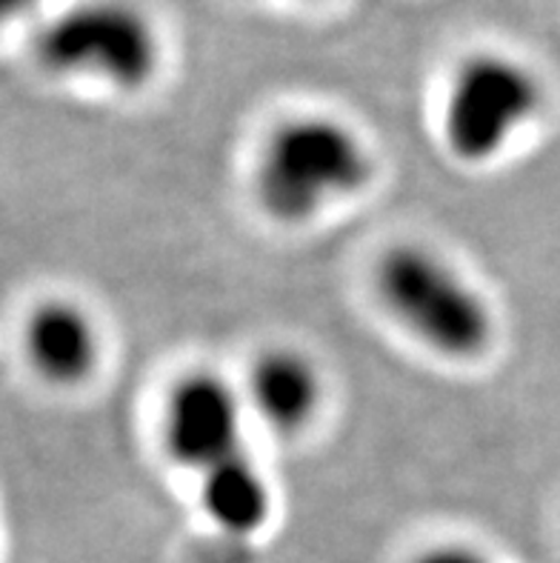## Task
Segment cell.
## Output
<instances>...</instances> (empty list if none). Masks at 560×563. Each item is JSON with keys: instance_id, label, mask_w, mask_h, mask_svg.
Wrapping results in <instances>:
<instances>
[{"instance_id": "obj_4", "label": "cell", "mask_w": 560, "mask_h": 563, "mask_svg": "<svg viewBox=\"0 0 560 563\" xmlns=\"http://www.w3.org/2000/svg\"><path fill=\"white\" fill-rule=\"evenodd\" d=\"M35 55L50 71H92L127 92L150 84L157 69L152 23L132 7L95 0L66 9L37 32Z\"/></svg>"}, {"instance_id": "obj_6", "label": "cell", "mask_w": 560, "mask_h": 563, "mask_svg": "<svg viewBox=\"0 0 560 563\" xmlns=\"http://www.w3.org/2000/svg\"><path fill=\"white\" fill-rule=\"evenodd\" d=\"M29 364L55 386H78L98 366V327L75 300L50 298L37 303L23 332Z\"/></svg>"}, {"instance_id": "obj_5", "label": "cell", "mask_w": 560, "mask_h": 563, "mask_svg": "<svg viewBox=\"0 0 560 563\" xmlns=\"http://www.w3.org/2000/svg\"><path fill=\"white\" fill-rule=\"evenodd\" d=\"M164 441L175 464L204 478L243 455V398L215 372H191L166 398Z\"/></svg>"}, {"instance_id": "obj_9", "label": "cell", "mask_w": 560, "mask_h": 563, "mask_svg": "<svg viewBox=\"0 0 560 563\" xmlns=\"http://www.w3.org/2000/svg\"><path fill=\"white\" fill-rule=\"evenodd\" d=\"M411 563H490V561H486L481 552L461 547V543H440V547L420 552Z\"/></svg>"}, {"instance_id": "obj_7", "label": "cell", "mask_w": 560, "mask_h": 563, "mask_svg": "<svg viewBox=\"0 0 560 563\" xmlns=\"http://www.w3.org/2000/svg\"><path fill=\"white\" fill-rule=\"evenodd\" d=\"M246 398L266 427L284 435H295L318 415L323 378L312 357L277 346L263 352L249 369Z\"/></svg>"}, {"instance_id": "obj_8", "label": "cell", "mask_w": 560, "mask_h": 563, "mask_svg": "<svg viewBox=\"0 0 560 563\" xmlns=\"http://www.w3.org/2000/svg\"><path fill=\"white\" fill-rule=\"evenodd\" d=\"M200 504L223 532L238 538L255 536L272 518V493L246 455L215 466L200 478Z\"/></svg>"}, {"instance_id": "obj_2", "label": "cell", "mask_w": 560, "mask_h": 563, "mask_svg": "<svg viewBox=\"0 0 560 563\" xmlns=\"http://www.w3.org/2000/svg\"><path fill=\"white\" fill-rule=\"evenodd\" d=\"M383 307L443 357L469 361L490 350L495 314L452 266L424 246H392L375 269Z\"/></svg>"}, {"instance_id": "obj_10", "label": "cell", "mask_w": 560, "mask_h": 563, "mask_svg": "<svg viewBox=\"0 0 560 563\" xmlns=\"http://www.w3.org/2000/svg\"><path fill=\"white\" fill-rule=\"evenodd\" d=\"M37 0H0V9L7 18H14V14H26L29 9H35Z\"/></svg>"}, {"instance_id": "obj_3", "label": "cell", "mask_w": 560, "mask_h": 563, "mask_svg": "<svg viewBox=\"0 0 560 563\" xmlns=\"http://www.w3.org/2000/svg\"><path fill=\"white\" fill-rule=\"evenodd\" d=\"M540 109V86L518 60L472 55L458 66L443 103L449 155L477 166L495 161Z\"/></svg>"}, {"instance_id": "obj_1", "label": "cell", "mask_w": 560, "mask_h": 563, "mask_svg": "<svg viewBox=\"0 0 560 563\" xmlns=\"http://www.w3.org/2000/svg\"><path fill=\"white\" fill-rule=\"evenodd\" d=\"M372 178V157L361 137L332 118H292L266 137L257 157L255 192L272 221H312L334 200L361 192Z\"/></svg>"}]
</instances>
